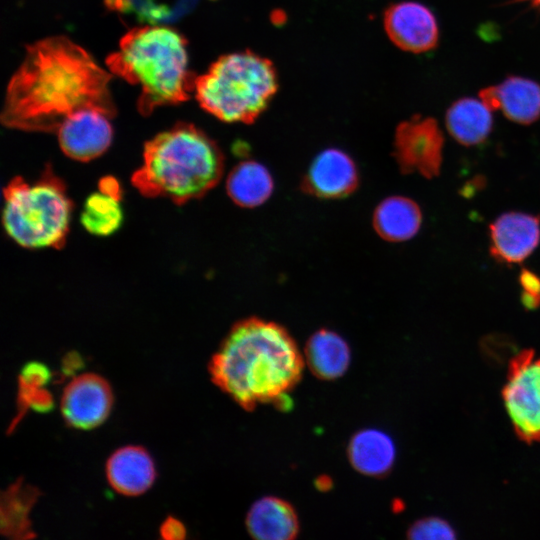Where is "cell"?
Instances as JSON below:
<instances>
[{"label": "cell", "instance_id": "1", "mask_svg": "<svg viewBox=\"0 0 540 540\" xmlns=\"http://www.w3.org/2000/svg\"><path fill=\"white\" fill-rule=\"evenodd\" d=\"M110 79L90 53L69 38H44L27 46L8 83L1 121L18 130L57 132L70 115L83 109L112 118L116 107Z\"/></svg>", "mask_w": 540, "mask_h": 540}, {"label": "cell", "instance_id": "2", "mask_svg": "<svg viewBox=\"0 0 540 540\" xmlns=\"http://www.w3.org/2000/svg\"><path fill=\"white\" fill-rule=\"evenodd\" d=\"M304 357L280 325L249 318L235 324L208 370L212 382L246 411L258 405L288 407V396L299 383Z\"/></svg>", "mask_w": 540, "mask_h": 540}, {"label": "cell", "instance_id": "3", "mask_svg": "<svg viewBox=\"0 0 540 540\" xmlns=\"http://www.w3.org/2000/svg\"><path fill=\"white\" fill-rule=\"evenodd\" d=\"M106 65L112 74L139 87L137 108L143 115L188 100L195 88L186 40L168 27L131 29L121 38L118 50L107 57Z\"/></svg>", "mask_w": 540, "mask_h": 540}, {"label": "cell", "instance_id": "4", "mask_svg": "<svg viewBox=\"0 0 540 540\" xmlns=\"http://www.w3.org/2000/svg\"><path fill=\"white\" fill-rule=\"evenodd\" d=\"M223 158L216 144L191 124H178L146 142L143 163L132 183L148 197L181 204L203 196L221 178Z\"/></svg>", "mask_w": 540, "mask_h": 540}, {"label": "cell", "instance_id": "5", "mask_svg": "<svg viewBox=\"0 0 540 540\" xmlns=\"http://www.w3.org/2000/svg\"><path fill=\"white\" fill-rule=\"evenodd\" d=\"M273 64L253 52H237L216 60L195 80L200 106L225 122L250 123L268 106L277 91Z\"/></svg>", "mask_w": 540, "mask_h": 540}, {"label": "cell", "instance_id": "6", "mask_svg": "<svg viewBox=\"0 0 540 540\" xmlns=\"http://www.w3.org/2000/svg\"><path fill=\"white\" fill-rule=\"evenodd\" d=\"M72 203L64 183L47 167L32 183L20 177L4 189L3 226L26 248H59L65 243Z\"/></svg>", "mask_w": 540, "mask_h": 540}, {"label": "cell", "instance_id": "7", "mask_svg": "<svg viewBox=\"0 0 540 540\" xmlns=\"http://www.w3.org/2000/svg\"><path fill=\"white\" fill-rule=\"evenodd\" d=\"M503 400L520 438L540 441V355L525 350L512 359Z\"/></svg>", "mask_w": 540, "mask_h": 540}, {"label": "cell", "instance_id": "8", "mask_svg": "<svg viewBox=\"0 0 540 540\" xmlns=\"http://www.w3.org/2000/svg\"><path fill=\"white\" fill-rule=\"evenodd\" d=\"M443 145V133L432 117L414 116L396 129L395 157L403 172H417L426 178L437 176Z\"/></svg>", "mask_w": 540, "mask_h": 540}, {"label": "cell", "instance_id": "9", "mask_svg": "<svg viewBox=\"0 0 540 540\" xmlns=\"http://www.w3.org/2000/svg\"><path fill=\"white\" fill-rule=\"evenodd\" d=\"M112 405L113 392L107 380L95 373H84L66 385L60 409L68 426L90 430L107 419Z\"/></svg>", "mask_w": 540, "mask_h": 540}, {"label": "cell", "instance_id": "10", "mask_svg": "<svg viewBox=\"0 0 540 540\" xmlns=\"http://www.w3.org/2000/svg\"><path fill=\"white\" fill-rule=\"evenodd\" d=\"M384 27L391 41L400 49L423 53L439 41V26L434 13L415 1H403L387 8Z\"/></svg>", "mask_w": 540, "mask_h": 540}, {"label": "cell", "instance_id": "11", "mask_svg": "<svg viewBox=\"0 0 540 540\" xmlns=\"http://www.w3.org/2000/svg\"><path fill=\"white\" fill-rule=\"evenodd\" d=\"M107 114L83 109L70 115L57 130L62 151L78 161H89L103 154L113 136Z\"/></svg>", "mask_w": 540, "mask_h": 540}, {"label": "cell", "instance_id": "12", "mask_svg": "<svg viewBox=\"0 0 540 540\" xmlns=\"http://www.w3.org/2000/svg\"><path fill=\"white\" fill-rule=\"evenodd\" d=\"M490 254L501 263L516 264L525 260L540 242V217L508 212L489 226Z\"/></svg>", "mask_w": 540, "mask_h": 540}, {"label": "cell", "instance_id": "13", "mask_svg": "<svg viewBox=\"0 0 540 540\" xmlns=\"http://www.w3.org/2000/svg\"><path fill=\"white\" fill-rule=\"evenodd\" d=\"M479 98L491 110H500L518 124L528 125L540 117V84L529 78L509 76L482 89Z\"/></svg>", "mask_w": 540, "mask_h": 540}, {"label": "cell", "instance_id": "14", "mask_svg": "<svg viewBox=\"0 0 540 540\" xmlns=\"http://www.w3.org/2000/svg\"><path fill=\"white\" fill-rule=\"evenodd\" d=\"M106 476L116 492L125 496H138L152 486L156 469L145 448L130 445L111 454L106 463Z\"/></svg>", "mask_w": 540, "mask_h": 540}, {"label": "cell", "instance_id": "15", "mask_svg": "<svg viewBox=\"0 0 540 540\" xmlns=\"http://www.w3.org/2000/svg\"><path fill=\"white\" fill-rule=\"evenodd\" d=\"M357 181V169L352 159L343 151L330 148L315 157L305 183L316 196L339 198L350 194Z\"/></svg>", "mask_w": 540, "mask_h": 540}, {"label": "cell", "instance_id": "16", "mask_svg": "<svg viewBox=\"0 0 540 540\" xmlns=\"http://www.w3.org/2000/svg\"><path fill=\"white\" fill-rule=\"evenodd\" d=\"M245 526L249 535L257 540H292L300 531L294 507L276 496L256 500L246 514Z\"/></svg>", "mask_w": 540, "mask_h": 540}, {"label": "cell", "instance_id": "17", "mask_svg": "<svg viewBox=\"0 0 540 540\" xmlns=\"http://www.w3.org/2000/svg\"><path fill=\"white\" fill-rule=\"evenodd\" d=\"M347 457L351 466L360 474L381 477L393 467L396 448L388 434L379 429L366 428L351 437Z\"/></svg>", "mask_w": 540, "mask_h": 540}, {"label": "cell", "instance_id": "18", "mask_svg": "<svg viewBox=\"0 0 540 540\" xmlns=\"http://www.w3.org/2000/svg\"><path fill=\"white\" fill-rule=\"evenodd\" d=\"M303 357L315 377L329 381L345 374L350 365L351 351L339 334L321 329L308 339Z\"/></svg>", "mask_w": 540, "mask_h": 540}, {"label": "cell", "instance_id": "19", "mask_svg": "<svg viewBox=\"0 0 540 540\" xmlns=\"http://www.w3.org/2000/svg\"><path fill=\"white\" fill-rule=\"evenodd\" d=\"M445 124L456 141L466 146L476 145L492 130V110L480 98L463 97L447 109Z\"/></svg>", "mask_w": 540, "mask_h": 540}, {"label": "cell", "instance_id": "20", "mask_svg": "<svg viewBox=\"0 0 540 540\" xmlns=\"http://www.w3.org/2000/svg\"><path fill=\"white\" fill-rule=\"evenodd\" d=\"M39 496V489L26 483L22 477L2 492L0 506L2 535L18 540L36 537L29 514Z\"/></svg>", "mask_w": 540, "mask_h": 540}, {"label": "cell", "instance_id": "21", "mask_svg": "<svg viewBox=\"0 0 540 540\" xmlns=\"http://www.w3.org/2000/svg\"><path fill=\"white\" fill-rule=\"evenodd\" d=\"M120 196L118 182L113 178L103 179L100 191L90 195L85 202L81 222L86 230L97 236L114 233L123 220Z\"/></svg>", "mask_w": 540, "mask_h": 540}, {"label": "cell", "instance_id": "22", "mask_svg": "<svg viewBox=\"0 0 540 540\" xmlns=\"http://www.w3.org/2000/svg\"><path fill=\"white\" fill-rule=\"evenodd\" d=\"M374 227L386 240L405 241L416 235L422 222L419 206L411 199L393 196L382 201L374 213Z\"/></svg>", "mask_w": 540, "mask_h": 540}, {"label": "cell", "instance_id": "23", "mask_svg": "<svg viewBox=\"0 0 540 540\" xmlns=\"http://www.w3.org/2000/svg\"><path fill=\"white\" fill-rule=\"evenodd\" d=\"M273 180L269 171L256 161L238 164L227 179L231 199L243 207L263 204L272 194Z\"/></svg>", "mask_w": 540, "mask_h": 540}, {"label": "cell", "instance_id": "24", "mask_svg": "<svg viewBox=\"0 0 540 540\" xmlns=\"http://www.w3.org/2000/svg\"><path fill=\"white\" fill-rule=\"evenodd\" d=\"M16 404L17 412L9 426V432L17 426L28 409L48 413L54 408L53 396L46 387H35L22 382H18Z\"/></svg>", "mask_w": 540, "mask_h": 540}, {"label": "cell", "instance_id": "25", "mask_svg": "<svg viewBox=\"0 0 540 540\" xmlns=\"http://www.w3.org/2000/svg\"><path fill=\"white\" fill-rule=\"evenodd\" d=\"M407 535L415 540H450L455 531L444 520L436 517L423 518L411 525Z\"/></svg>", "mask_w": 540, "mask_h": 540}, {"label": "cell", "instance_id": "26", "mask_svg": "<svg viewBox=\"0 0 540 540\" xmlns=\"http://www.w3.org/2000/svg\"><path fill=\"white\" fill-rule=\"evenodd\" d=\"M519 283L522 288V304L528 309L537 308L540 305V277L530 270L523 269Z\"/></svg>", "mask_w": 540, "mask_h": 540}, {"label": "cell", "instance_id": "27", "mask_svg": "<svg viewBox=\"0 0 540 540\" xmlns=\"http://www.w3.org/2000/svg\"><path fill=\"white\" fill-rule=\"evenodd\" d=\"M52 373L48 366L39 361L25 363L18 375V382L35 387H46L50 382Z\"/></svg>", "mask_w": 540, "mask_h": 540}, {"label": "cell", "instance_id": "28", "mask_svg": "<svg viewBox=\"0 0 540 540\" xmlns=\"http://www.w3.org/2000/svg\"><path fill=\"white\" fill-rule=\"evenodd\" d=\"M186 534L184 524L173 516H168L160 526V536L165 540H182Z\"/></svg>", "mask_w": 540, "mask_h": 540}, {"label": "cell", "instance_id": "29", "mask_svg": "<svg viewBox=\"0 0 540 540\" xmlns=\"http://www.w3.org/2000/svg\"><path fill=\"white\" fill-rule=\"evenodd\" d=\"M84 367V361L80 354L71 351L67 353L61 363V374L64 377L75 376L76 372Z\"/></svg>", "mask_w": 540, "mask_h": 540}, {"label": "cell", "instance_id": "30", "mask_svg": "<svg viewBox=\"0 0 540 540\" xmlns=\"http://www.w3.org/2000/svg\"><path fill=\"white\" fill-rule=\"evenodd\" d=\"M514 2H527L535 8H540V0H514Z\"/></svg>", "mask_w": 540, "mask_h": 540}]
</instances>
